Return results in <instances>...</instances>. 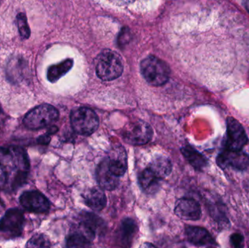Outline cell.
I'll return each instance as SVG.
<instances>
[{
  "label": "cell",
  "mask_w": 249,
  "mask_h": 248,
  "mask_svg": "<svg viewBox=\"0 0 249 248\" xmlns=\"http://www.w3.org/2000/svg\"><path fill=\"white\" fill-rule=\"evenodd\" d=\"M29 168V157L23 149L0 147V189L18 190L27 181Z\"/></svg>",
  "instance_id": "1"
},
{
  "label": "cell",
  "mask_w": 249,
  "mask_h": 248,
  "mask_svg": "<svg viewBox=\"0 0 249 248\" xmlns=\"http://www.w3.org/2000/svg\"><path fill=\"white\" fill-rule=\"evenodd\" d=\"M96 71L98 77L104 81H112L121 77L124 64L117 52L105 50L96 58Z\"/></svg>",
  "instance_id": "2"
},
{
  "label": "cell",
  "mask_w": 249,
  "mask_h": 248,
  "mask_svg": "<svg viewBox=\"0 0 249 248\" xmlns=\"http://www.w3.org/2000/svg\"><path fill=\"white\" fill-rule=\"evenodd\" d=\"M141 72L151 85L161 86L168 82L170 68L162 60L150 55L141 63Z\"/></svg>",
  "instance_id": "3"
},
{
  "label": "cell",
  "mask_w": 249,
  "mask_h": 248,
  "mask_svg": "<svg viewBox=\"0 0 249 248\" xmlns=\"http://www.w3.org/2000/svg\"><path fill=\"white\" fill-rule=\"evenodd\" d=\"M58 116V111L53 106L42 104L28 112L23 118V123L30 130L42 129L52 125Z\"/></svg>",
  "instance_id": "4"
},
{
  "label": "cell",
  "mask_w": 249,
  "mask_h": 248,
  "mask_svg": "<svg viewBox=\"0 0 249 248\" xmlns=\"http://www.w3.org/2000/svg\"><path fill=\"white\" fill-rule=\"evenodd\" d=\"M70 120L74 132L80 135H91L99 128V117L89 108H79L71 112Z\"/></svg>",
  "instance_id": "5"
},
{
  "label": "cell",
  "mask_w": 249,
  "mask_h": 248,
  "mask_svg": "<svg viewBox=\"0 0 249 248\" xmlns=\"http://www.w3.org/2000/svg\"><path fill=\"white\" fill-rule=\"evenodd\" d=\"M153 131L146 122L136 120L125 125L123 130L122 136L128 144L140 146L150 141Z\"/></svg>",
  "instance_id": "6"
},
{
  "label": "cell",
  "mask_w": 249,
  "mask_h": 248,
  "mask_svg": "<svg viewBox=\"0 0 249 248\" xmlns=\"http://www.w3.org/2000/svg\"><path fill=\"white\" fill-rule=\"evenodd\" d=\"M24 216L21 211L11 208L0 220V233L10 238L19 237L23 232Z\"/></svg>",
  "instance_id": "7"
},
{
  "label": "cell",
  "mask_w": 249,
  "mask_h": 248,
  "mask_svg": "<svg viewBox=\"0 0 249 248\" xmlns=\"http://www.w3.org/2000/svg\"><path fill=\"white\" fill-rule=\"evenodd\" d=\"M248 142L245 130L241 123L233 117L227 119V139L225 149L242 151Z\"/></svg>",
  "instance_id": "8"
},
{
  "label": "cell",
  "mask_w": 249,
  "mask_h": 248,
  "mask_svg": "<svg viewBox=\"0 0 249 248\" xmlns=\"http://www.w3.org/2000/svg\"><path fill=\"white\" fill-rule=\"evenodd\" d=\"M216 164L220 168H232L238 171L249 170V156L242 151L225 149L216 157Z\"/></svg>",
  "instance_id": "9"
},
{
  "label": "cell",
  "mask_w": 249,
  "mask_h": 248,
  "mask_svg": "<svg viewBox=\"0 0 249 248\" xmlns=\"http://www.w3.org/2000/svg\"><path fill=\"white\" fill-rule=\"evenodd\" d=\"M20 205L26 211L35 214L48 212L51 207L48 198L38 191H28L20 195Z\"/></svg>",
  "instance_id": "10"
},
{
  "label": "cell",
  "mask_w": 249,
  "mask_h": 248,
  "mask_svg": "<svg viewBox=\"0 0 249 248\" xmlns=\"http://www.w3.org/2000/svg\"><path fill=\"white\" fill-rule=\"evenodd\" d=\"M174 213L178 218L186 221H197L202 216L200 204L192 198H181L176 202Z\"/></svg>",
  "instance_id": "11"
},
{
  "label": "cell",
  "mask_w": 249,
  "mask_h": 248,
  "mask_svg": "<svg viewBox=\"0 0 249 248\" xmlns=\"http://www.w3.org/2000/svg\"><path fill=\"white\" fill-rule=\"evenodd\" d=\"M102 220L97 215L85 212L81 214L79 224V233L83 234L90 242L94 240L98 230L102 229Z\"/></svg>",
  "instance_id": "12"
},
{
  "label": "cell",
  "mask_w": 249,
  "mask_h": 248,
  "mask_svg": "<svg viewBox=\"0 0 249 248\" xmlns=\"http://www.w3.org/2000/svg\"><path fill=\"white\" fill-rule=\"evenodd\" d=\"M96 179L102 189L115 190L119 185V179L109 170L108 159H105L96 169Z\"/></svg>",
  "instance_id": "13"
},
{
  "label": "cell",
  "mask_w": 249,
  "mask_h": 248,
  "mask_svg": "<svg viewBox=\"0 0 249 248\" xmlns=\"http://www.w3.org/2000/svg\"><path fill=\"white\" fill-rule=\"evenodd\" d=\"M185 233L188 241L194 246H211L216 243L212 234L203 227L188 226L186 227Z\"/></svg>",
  "instance_id": "14"
},
{
  "label": "cell",
  "mask_w": 249,
  "mask_h": 248,
  "mask_svg": "<svg viewBox=\"0 0 249 248\" xmlns=\"http://www.w3.org/2000/svg\"><path fill=\"white\" fill-rule=\"evenodd\" d=\"M85 204L93 211H102L107 205V197L101 187H93L86 191L83 195Z\"/></svg>",
  "instance_id": "15"
},
{
  "label": "cell",
  "mask_w": 249,
  "mask_h": 248,
  "mask_svg": "<svg viewBox=\"0 0 249 248\" xmlns=\"http://www.w3.org/2000/svg\"><path fill=\"white\" fill-rule=\"evenodd\" d=\"M107 159L110 171L117 177L124 176L127 167L125 150L124 148L114 149Z\"/></svg>",
  "instance_id": "16"
},
{
  "label": "cell",
  "mask_w": 249,
  "mask_h": 248,
  "mask_svg": "<svg viewBox=\"0 0 249 248\" xmlns=\"http://www.w3.org/2000/svg\"><path fill=\"white\" fill-rule=\"evenodd\" d=\"M118 230V240L121 247L130 248L132 240L138 231L137 224L131 218H124Z\"/></svg>",
  "instance_id": "17"
},
{
  "label": "cell",
  "mask_w": 249,
  "mask_h": 248,
  "mask_svg": "<svg viewBox=\"0 0 249 248\" xmlns=\"http://www.w3.org/2000/svg\"><path fill=\"white\" fill-rule=\"evenodd\" d=\"M160 180V179L157 177L148 167L143 170L139 176V183L141 188L149 195H154L158 192Z\"/></svg>",
  "instance_id": "18"
},
{
  "label": "cell",
  "mask_w": 249,
  "mask_h": 248,
  "mask_svg": "<svg viewBox=\"0 0 249 248\" xmlns=\"http://www.w3.org/2000/svg\"><path fill=\"white\" fill-rule=\"evenodd\" d=\"M148 168L160 179L166 178L172 171V164L171 160L163 156H160L154 159Z\"/></svg>",
  "instance_id": "19"
},
{
  "label": "cell",
  "mask_w": 249,
  "mask_h": 248,
  "mask_svg": "<svg viewBox=\"0 0 249 248\" xmlns=\"http://www.w3.org/2000/svg\"><path fill=\"white\" fill-rule=\"evenodd\" d=\"M181 152L186 160L196 170L202 171L205 167H207V159L193 147L187 146L181 149Z\"/></svg>",
  "instance_id": "20"
},
{
  "label": "cell",
  "mask_w": 249,
  "mask_h": 248,
  "mask_svg": "<svg viewBox=\"0 0 249 248\" xmlns=\"http://www.w3.org/2000/svg\"><path fill=\"white\" fill-rule=\"evenodd\" d=\"M73 66L72 59H67L56 65L51 66L48 68L47 77L51 83H55L63 76L65 75Z\"/></svg>",
  "instance_id": "21"
},
{
  "label": "cell",
  "mask_w": 249,
  "mask_h": 248,
  "mask_svg": "<svg viewBox=\"0 0 249 248\" xmlns=\"http://www.w3.org/2000/svg\"><path fill=\"white\" fill-rule=\"evenodd\" d=\"M67 248H91V243L83 234L76 232L67 237Z\"/></svg>",
  "instance_id": "22"
},
{
  "label": "cell",
  "mask_w": 249,
  "mask_h": 248,
  "mask_svg": "<svg viewBox=\"0 0 249 248\" xmlns=\"http://www.w3.org/2000/svg\"><path fill=\"white\" fill-rule=\"evenodd\" d=\"M26 248H51V243L46 236L36 234L28 241Z\"/></svg>",
  "instance_id": "23"
},
{
  "label": "cell",
  "mask_w": 249,
  "mask_h": 248,
  "mask_svg": "<svg viewBox=\"0 0 249 248\" xmlns=\"http://www.w3.org/2000/svg\"><path fill=\"white\" fill-rule=\"evenodd\" d=\"M17 25L19 33L22 39H29L31 34L30 28L28 24L27 17L23 13H20L17 16Z\"/></svg>",
  "instance_id": "24"
},
{
  "label": "cell",
  "mask_w": 249,
  "mask_h": 248,
  "mask_svg": "<svg viewBox=\"0 0 249 248\" xmlns=\"http://www.w3.org/2000/svg\"><path fill=\"white\" fill-rule=\"evenodd\" d=\"M231 243L233 248H244V237L240 233H234L231 236Z\"/></svg>",
  "instance_id": "25"
},
{
  "label": "cell",
  "mask_w": 249,
  "mask_h": 248,
  "mask_svg": "<svg viewBox=\"0 0 249 248\" xmlns=\"http://www.w3.org/2000/svg\"><path fill=\"white\" fill-rule=\"evenodd\" d=\"M51 141V138L48 136V135H42V136L39 137L38 138L37 141L39 144H44V145H46L48 143Z\"/></svg>",
  "instance_id": "26"
},
{
  "label": "cell",
  "mask_w": 249,
  "mask_h": 248,
  "mask_svg": "<svg viewBox=\"0 0 249 248\" xmlns=\"http://www.w3.org/2000/svg\"><path fill=\"white\" fill-rule=\"evenodd\" d=\"M139 248H157L154 245L149 243H144L140 246Z\"/></svg>",
  "instance_id": "27"
},
{
  "label": "cell",
  "mask_w": 249,
  "mask_h": 248,
  "mask_svg": "<svg viewBox=\"0 0 249 248\" xmlns=\"http://www.w3.org/2000/svg\"><path fill=\"white\" fill-rule=\"evenodd\" d=\"M246 4V7H247V10L249 11V1H247V2L245 3Z\"/></svg>",
  "instance_id": "28"
},
{
  "label": "cell",
  "mask_w": 249,
  "mask_h": 248,
  "mask_svg": "<svg viewBox=\"0 0 249 248\" xmlns=\"http://www.w3.org/2000/svg\"><path fill=\"white\" fill-rule=\"evenodd\" d=\"M1 107H0V113H1Z\"/></svg>",
  "instance_id": "29"
}]
</instances>
